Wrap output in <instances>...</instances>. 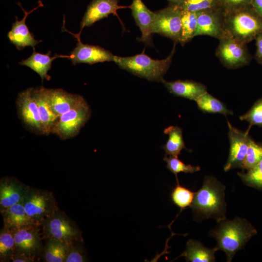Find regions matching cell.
<instances>
[{
    "label": "cell",
    "instance_id": "6da1fadb",
    "mask_svg": "<svg viewBox=\"0 0 262 262\" xmlns=\"http://www.w3.org/2000/svg\"><path fill=\"white\" fill-rule=\"evenodd\" d=\"M225 186L214 177L207 176L200 189L195 193L191 206L193 213L200 220L226 218Z\"/></svg>",
    "mask_w": 262,
    "mask_h": 262
},
{
    "label": "cell",
    "instance_id": "7a4b0ae2",
    "mask_svg": "<svg viewBox=\"0 0 262 262\" xmlns=\"http://www.w3.org/2000/svg\"><path fill=\"white\" fill-rule=\"evenodd\" d=\"M210 232L216 241L218 250L225 252L227 261H232L235 254L243 248L246 243L255 234L256 229L245 219L236 217L233 220L226 218Z\"/></svg>",
    "mask_w": 262,
    "mask_h": 262
},
{
    "label": "cell",
    "instance_id": "3957f363",
    "mask_svg": "<svg viewBox=\"0 0 262 262\" xmlns=\"http://www.w3.org/2000/svg\"><path fill=\"white\" fill-rule=\"evenodd\" d=\"M224 31L225 37L246 45L262 32V17L251 5L225 12Z\"/></svg>",
    "mask_w": 262,
    "mask_h": 262
},
{
    "label": "cell",
    "instance_id": "277c9868",
    "mask_svg": "<svg viewBox=\"0 0 262 262\" xmlns=\"http://www.w3.org/2000/svg\"><path fill=\"white\" fill-rule=\"evenodd\" d=\"M175 44L169 55L162 60H155L144 53L129 57L115 55L114 62L121 68L137 76L153 82H163L175 51Z\"/></svg>",
    "mask_w": 262,
    "mask_h": 262
},
{
    "label": "cell",
    "instance_id": "5b68a950",
    "mask_svg": "<svg viewBox=\"0 0 262 262\" xmlns=\"http://www.w3.org/2000/svg\"><path fill=\"white\" fill-rule=\"evenodd\" d=\"M44 240L54 239L70 245L82 241V232L76 223L59 208L41 224Z\"/></svg>",
    "mask_w": 262,
    "mask_h": 262
},
{
    "label": "cell",
    "instance_id": "8992f818",
    "mask_svg": "<svg viewBox=\"0 0 262 262\" xmlns=\"http://www.w3.org/2000/svg\"><path fill=\"white\" fill-rule=\"evenodd\" d=\"M22 201L28 216L40 225L59 209L53 194L47 190L30 187Z\"/></svg>",
    "mask_w": 262,
    "mask_h": 262
},
{
    "label": "cell",
    "instance_id": "52a82bcc",
    "mask_svg": "<svg viewBox=\"0 0 262 262\" xmlns=\"http://www.w3.org/2000/svg\"><path fill=\"white\" fill-rule=\"evenodd\" d=\"M90 115V107L86 101L83 100L68 112L59 116L51 132L62 139L72 137L79 132L89 119Z\"/></svg>",
    "mask_w": 262,
    "mask_h": 262
},
{
    "label": "cell",
    "instance_id": "ba28073f",
    "mask_svg": "<svg viewBox=\"0 0 262 262\" xmlns=\"http://www.w3.org/2000/svg\"><path fill=\"white\" fill-rule=\"evenodd\" d=\"M40 226L35 225L11 229L15 242L14 256H25L36 260L41 256L44 246Z\"/></svg>",
    "mask_w": 262,
    "mask_h": 262
},
{
    "label": "cell",
    "instance_id": "9c48e42d",
    "mask_svg": "<svg viewBox=\"0 0 262 262\" xmlns=\"http://www.w3.org/2000/svg\"><path fill=\"white\" fill-rule=\"evenodd\" d=\"M219 40L215 54L224 66L235 69L249 64L252 57L246 44L229 37Z\"/></svg>",
    "mask_w": 262,
    "mask_h": 262
},
{
    "label": "cell",
    "instance_id": "30bf717a",
    "mask_svg": "<svg viewBox=\"0 0 262 262\" xmlns=\"http://www.w3.org/2000/svg\"><path fill=\"white\" fill-rule=\"evenodd\" d=\"M182 9L171 4L155 12L154 33H158L180 43L181 30Z\"/></svg>",
    "mask_w": 262,
    "mask_h": 262
},
{
    "label": "cell",
    "instance_id": "8fae6325",
    "mask_svg": "<svg viewBox=\"0 0 262 262\" xmlns=\"http://www.w3.org/2000/svg\"><path fill=\"white\" fill-rule=\"evenodd\" d=\"M65 31L72 34L78 41L76 47L66 57L70 59L73 65L80 63L93 65L100 62L115 61V55L109 50L99 46L83 44L81 40L80 35L66 30Z\"/></svg>",
    "mask_w": 262,
    "mask_h": 262
},
{
    "label": "cell",
    "instance_id": "7c38bea8",
    "mask_svg": "<svg viewBox=\"0 0 262 262\" xmlns=\"http://www.w3.org/2000/svg\"><path fill=\"white\" fill-rule=\"evenodd\" d=\"M227 123L230 148L228 160L224 166L225 171L235 168H242L251 138L248 131L246 132L240 131L232 126L228 120Z\"/></svg>",
    "mask_w": 262,
    "mask_h": 262
},
{
    "label": "cell",
    "instance_id": "4fadbf2b",
    "mask_svg": "<svg viewBox=\"0 0 262 262\" xmlns=\"http://www.w3.org/2000/svg\"><path fill=\"white\" fill-rule=\"evenodd\" d=\"M197 26L195 37L208 35L220 39L225 37V12L221 8L197 12Z\"/></svg>",
    "mask_w": 262,
    "mask_h": 262
},
{
    "label": "cell",
    "instance_id": "5bb4252c",
    "mask_svg": "<svg viewBox=\"0 0 262 262\" xmlns=\"http://www.w3.org/2000/svg\"><path fill=\"white\" fill-rule=\"evenodd\" d=\"M33 88L20 93L17 105L20 116L24 123L33 131L44 134L38 107L33 93Z\"/></svg>",
    "mask_w": 262,
    "mask_h": 262
},
{
    "label": "cell",
    "instance_id": "9a60e30c",
    "mask_svg": "<svg viewBox=\"0 0 262 262\" xmlns=\"http://www.w3.org/2000/svg\"><path fill=\"white\" fill-rule=\"evenodd\" d=\"M17 4L24 12V16L20 20L16 16V20L13 23L11 30L7 33V37L10 42L19 50L29 46L35 49V47L42 42V40H37L34 38V35L30 32L26 24V19L30 14L38 8L43 7L44 5L42 1L39 0L37 6L28 12L22 7L20 2H17Z\"/></svg>",
    "mask_w": 262,
    "mask_h": 262
},
{
    "label": "cell",
    "instance_id": "2e32d148",
    "mask_svg": "<svg viewBox=\"0 0 262 262\" xmlns=\"http://www.w3.org/2000/svg\"><path fill=\"white\" fill-rule=\"evenodd\" d=\"M118 3V0H92L81 21L80 32L77 34L80 35L84 27L92 26L110 14L118 17L117 14L118 9L130 8V6H121Z\"/></svg>",
    "mask_w": 262,
    "mask_h": 262
},
{
    "label": "cell",
    "instance_id": "e0dca14e",
    "mask_svg": "<svg viewBox=\"0 0 262 262\" xmlns=\"http://www.w3.org/2000/svg\"><path fill=\"white\" fill-rule=\"evenodd\" d=\"M130 8L134 19L141 32V36L137 40L147 46H152L155 12L150 11L142 0H132Z\"/></svg>",
    "mask_w": 262,
    "mask_h": 262
},
{
    "label": "cell",
    "instance_id": "ac0fdd59",
    "mask_svg": "<svg viewBox=\"0 0 262 262\" xmlns=\"http://www.w3.org/2000/svg\"><path fill=\"white\" fill-rule=\"evenodd\" d=\"M30 186L13 177L0 180V211L21 201Z\"/></svg>",
    "mask_w": 262,
    "mask_h": 262
},
{
    "label": "cell",
    "instance_id": "d6986e66",
    "mask_svg": "<svg viewBox=\"0 0 262 262\" xmlns=\"http://www.w3.org/2000/svg\"><path fill=\"white\" fill-rule=\"evenodd\" d=\"M46 94L51 110L58 116L68 112L84 100L80 95L68 93L62 89L46 88Z\"/></svg>",
    "mask_w": 262,
    "mask_h": 262
},
{
    "label": "cell",
    "instance_id": "ffe728a7",
    "mask_svg": "<svg viewBox=\"0 0 262 262\" xmlns=\"http://www.w3.org/2000/svg\"><path fill=\"white\" fill-rule=\"evenodd\" d=\"M162 82L168 91L174 96L195 101L207 92L205 85L193 80H164Z\"/></svg>",
    "mask_w": 262,
    "mask_h": 262
},
{
    "label": "cell",
    "instance_id": "44dd1931",
    "mask_svg": "<svg viewBox=\"0 0 262 262\" xmlns=\"http://www.w3.org/2000/svg\"><path fill=\"white\" fill-rule=\"evenodd\" d=\"M0 213L3 226L12 229L39 225L28 216L22 200L0 211Z\"/></svg>",
    "mask_w": 262,
    "mask_h": 262
},
{
    "label": "cell",
    "instance_id": "7402d4cb",
    "mask_svg": "<svg viewBox=\"0 0 262 262\" xmlns=\"http://www.w3.org/2000/svg\"><path fill=\"white\" fill-rule=\"evenodd\" d=\"M59 57L66 58V55L55 54L51 57L50 51L47 54H42L36 52L35 49H33V53L29 57L21 60L19 63L35 71L40 76L42 81L44 79L49 81L51 77L48 72L51 69L52 62L54 59Z\"/></svg>",
    "mask_w": 262,
    "mask_h": 262
},
{
    "label": "cell",
    "instance_id": "603a6c76",
    "mask_svg": "<svg viewBox=\"0 0 262 262\" xmlns=\"http://www.w3.org/2000/svg\"><path fill=\"white\" fill-rule=\"evenodd\" d=\"M33 93L38 105L44 134L48 135L52 132L53 127L59 116L52 111L48 103L46 88L41 86L33 88Z\"/></svg>",
    "mask_w": 262,
    "mask_h": 262
},
{
    "label": "cell",
    "instance_id": "cb8c5ba5",
    "mask_svg": "<svg viewBox=\"0 0 262 262\" xmlns=\"http://www.w3.org/2000/svg\"><path fill=\"white\" fill-rule=\"evenodd\" d=\"M218 250L216 246L209 248L199 241L190 239L186 243L185 250L180 257H184L186 262H213L215 261L214 254Z\"/></svg>",
    "mask_w": 262,
    "mask_h": 262
},
{
    "label": "cell",
    "instance_id": "d4e9b609",
    "mask_svg": "<svg viewBox=\"0 0 262 262\" xmlns=\"http://www.w3.org/2000/svg\"><path fill=\"white\" fill-rule=\"evenodd\" d=\"M164 132L168 135L166 143L162 146L165 156L178 157L183 148L187 149L183 140L182 129L178 126H170Z\"/></svg>",
    "mask_w": 262,
    "mask_h": 262
},
{
    "label": "cell",
    "instance_id": "484cf974",
    "mask_svg": "<svg viewBox=\"0 0 262 262\" xmlns=\"http://www.w3.org/2000/svg\"><path fill=\"white\" fill-rule=\"evenodd\" d=\"M41 256L45 262H65L70 245L54 239L46 240Z\"/></svg>",
    "mask_w": 262,
    "mask_h": 262
},
{
    "label": "cell",
    "instance_id": "4316f807",
    "mask_svg": "<svg viewBox=\"0 0 262 262\" xmlns=\"http://www.w3.org/2000/svg\"><path fill=\"white\" fill-rule=\"evenodd\" d=\"M198 108L204 113L221 114L226 116L233 115V112L217 98L207 92L199 97L196 101Z\"/></svg>",
    "mask_w": 262,
    "mask_h": 262
},
{
    "label": "cell",
    "instance_id": "83f0119b",
    "mask_svg": "<svg viewBox=\"0 0 262 262\" xmlns=\"http://www.w3.org/2000/svg\"><path fill=\"white\" fill-rule=\"evenodd\" d=\"M197 26V12H192L182 9L181 30L180 41L182 46L190 41L195 37Z\"/></svg>",
    "mask_w": 262,
    "mask_h": 262
},
{
    "label": "cell",
    "instance_id": "f1b7e54d",
    "mask_svg": "<svg viewBox=\"0 0 262 262\" xmlns=\"http://www.w3.org/2000/svg\"><path fill=\"white\" fill-rule=\"evenodd\" d=\"M15 252V242L11 229L4 227L0 231V261H12Z\"/></svg>",
    "mask_w": 262,
    "mask_h": 262
},
{
    "label": "cell",
    "instance_id": "f546056e",
    "mask_svg": "<svg viewBox=\"0 0 262 262\" xmlns=\"http://www.w3.org/2000/svg\"><path fill=\"white\" fill-rule=\"evenodd\" d=\"M177 179V185L171 193V199L173 203L179 207L181 211L191 206L195 193L191 190L180 184Z\"/></svg>",
    "mask_w": 262,
    "mask_h": 262
},
{
    "label": "cell",
    "instance_id": "4dcf8cb0",
    "mask_svg": "<svg viewBox=\"0 0 262 262\" xmlns=\"http://www.w3.org/2000/svg\"><path fill=\"white\" fill-rule=\"evenodd\" d=\"M238 175L248 186L262 188V159L245 173L238 172Z\"/></svg>",
    "mask_w": 262,
    "mask_h": 262
},
{
    "label": "cell",
    "instance_id": "1f68e13d",
    "mask_svg": "<svg viewBox=\"0 0 262 262\" xmlns=\"http://www.w3.org/2000/svg\"><path fill=\"white\" fill-rule=\"evenodd\" d=\"M262 159V143L255 142L251 138L249 140L247 154L242 168L248 170Z\"/></svg>",
    "mask_w": 262,
    "mask_h": 262
},
{
    "label": "cell",
    "instance_id": "d6a6232c",
    "mask_svg": "<svg viewBox=\"0 0 262 262\" xmlns=\"http://www.w3.org/2000/svg\"><path fill=\"white\" fill-rule=\"evenodd\" d=\"M164 160L166 162V168L177 177V174L180 172L193 173L200 170L199 166H193L186 164L180 161L178 157L165 156Z\"/></svg>",
    "mask_w": 262,
    "mask_h": 262
},
{
    "label": "cell",
    "instance_id": "836d02e7",
    "mask_svg": "<svg viewBox=\"0 0 262 262\" xmlns=\"http://www.w3.org/2000/svg\"><path fill=\"white\" fill-rule=\"evenodd\" d=\"M180 7L182 10L196 13L221 8L219 0H185Z\"/></svg>",
    "mask_w": 262,
    "mask_h": 262
},
{
    "label": "cell",
    "instance_id": "e575fe53",
    "mask_svg": "<svg viewBox=\"0 0 262 262\" xmlns=\"http://www.w3.org/2000/svg\"><path fill=\"white\" fill-rule=\"evenodd\" d=\"M241 120H246L249 123V130L253 125L262 127V98L257 100L246 114L239 117Z\"/></svg>",
    "mask_w": 262,
    "mask_h": 262
},
{
    "label": "cell",
    "instance_id": "d590c367",
    "mask_svg": "<svg viewBox=\"0 0 262 262\" xmlns=\"http://www.w3.org/2000/svg\"><path fill=\"white\" fill-rule=\"evenodd\" d=\"M87 258L83 241H77L70 245L65 262H85Z\"/></svg>",
    "mask_w": 262,
    "mask_h": 262
},
{
    "label": "cell",
    "instance_id": "8d00e7d4",
    "mask_svg": "<svg viewBox=\"0 0 262 262\" xmlns=\"http://www.w3.org/2000/svg\"><path fill=\"white\" fill-rule=\"evenodd\" d=\"M252 0H219L220 7L224 12L235 10L251 5Z\"/></svg>",
    "mask_w": 262,
    "mask_h": 262
},
{
    "label": "cell",
    "instance_id": "74e56055",
    "mask_svg": "<svg viewBox=\"0 0 262 262\" xmlns=\"http://www.w3.org/2000/svg\"><path fill=\"white\" fill-rule=\"evenodd\" d=\"M255 40L256 50L254 57L257 62L262 65V32L256 36Z\"/></svg>",
    "mask_w": 262,
    "mask_h": 262
},
{
    "label": "cell",
    "instance_id": "f35d334b",
    "mask_svg": "<svg viewBox=\"0 0 262 262\" xmlns=\"http://www.w3.org/2000/svg\"><path fill=\"white\" fill-rule=\"evenodd\" d=\"M251 5L257 13L262 17V0H252Z\"/></svg>",
    "mask_w": 262,
    "mask_h": 262
},
{
    "label": "cell",
    "instance_id": "ab89813d",
    "mask_svg": "<svg viewBox=\"0 0 262 262\" xmlns=\"http://www.w3.org/2000/svg\"><path fill=\"white\" fill-rule=\"evenodd\" d=\"M35 260L25 256H14L13 257V262H34Z\"/></svg>",
    "mask_w": 262,
    "mask_h": 262
},
{
    "label": "cell",
    "instance_id": "60d3db41",
    "mask_svg": "<svg viewBox=\"0 0 262 262\" xmlns=\"http://www.w3.org/2000/svg\"><path fill=\"white\" fill-rule=\"evenodd\" d=\"M171 4L181 6L185 0H167Z\"/></svg>",
    "mask_w": 262,
    "mask_h": 262
}]
</instances>
